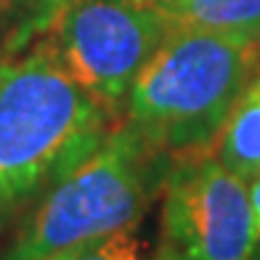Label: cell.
Listing matches in <instances>:
<instances>
[{"label":"cell","mask_w":260,"mask_h":260,"mask_svg":"<svg viewBox=\"0 0 260 260\" xmlns=\"http://www.w3.org/2000/svg\"><path fill=\"white\" fill-rule=\"evenodd\" d=\"M72 260H144L141 252V239L136 229L117 231L106 239H99L80 250Z\"/></svg>","instance_id":"obj_9"},{"label":"cell","mask_w":260,"mask_h":260,"mask_svg":"<svg viewBox=\"0 0 260 260\" xmlns=\"http://www.w3.org/2000/svg\"><path fill=\"white\" fill-rule=\"evenodd\" d=\"M257 75L260 40L175 24L130 88L125 122L170 157L210 149Z\"/></svg>","instance_id":"obj_2"},{"label":"cell","mask_w":260,"mask_h":260,"mask_svg":"<svg viewBox=\"0 0 260 260\" xmlns=\"http://www.w3.org/2000/svg\"><path fill=\"white\" fill-rule=\"evenodd\" d=\"M170 162L168 151L149 144L130 122H114L99 149L32 207L0 260H45L138 229L162 191Z\"/></svg>","instance_id":"obj_3"},{"label":"cell","mask_w":260,"mask_h":260,"mask_svg":"<svg viewBox=\"0 0 260 260\" xmlns=\"http://www.w3.org/2000/svg\"><path fill=\"white\" fill-rule=\"evenodd\" d=\"M112 125L48 38L0 56V229L90 157Z\"/></svg>","instance_id":"obj_1"},{"label":"cell","mask_w":260,"mask_h":260,"mask_svg":"<svg viewBox=\"0 0 260 260\" xmlns=\"http://www.w3.org/2000/svg\"><path fill=\"white\" fill-rule=\"evenodd\" d=\"M250 260H260V244H257V247H255V252H252V255H250Z\"/></svg>","instance_id":"obj_14"},{"label":"cell","mask_w":260,"mask_h":260,"mask_svg":"<svg viewBox=\"0 0 260 260\" xmlns=\"http://www.w3.org/2000/svg\"><path fill=\"white\" fill-rule=\"evenodd\" d=\"M151 260H191V257H186L178 247H173L170 242L162 239V244L157 247V252H154V257H151Z\"/></svg>","instance_id":"obj_10"},{"label":"cell","mask_w":260,"mask_h":260,"mask_svg":"<svg viewBox=\"0 0 260 260\" xmlns=\"http://www.w3.org/2000/svg\"><path fill=\"white\" fill-rule=\"evenodd\" d=\"M162 199V239L186 257L250 260L260 244L247 181L212 149L173 157Z\"/></svg>","instance_id":"obj_5"},{"label":"cell","mask_w":260,"mask_h":260,"mask_svg":"<svg viewBox=\"0 0 260 260\" xmlns=\"http://www.w3.org/2000/svg\"><path fill=\"white\" fill-rule=\"evenodd\" d=\"M93 244V242H90ZM88 244H77V247H69V250H64V252H56V255H51V257H45V260H72L80 250H85Z\"/></svg>","instance_id":"obj_12"},{"label":"cell","mask_w":260,"mask_h":260,"mask_svg":"<svg viewBox=\"0 0 260 260\" xmlns=\"http://www.w3.org/2000/svg\"><path fill=\"white\" fill-rule=\"evenodd\" d=\"M173 24L260 40V0H157Z\"/></svg>","instance_id":"obj_7"},{"label":"cell","mask_w":260,"mask_h":260,"mask_svg":"<svg viewBox=\"0 0 260 260\" xmlns=\"http://www.w3.org/2000/svg\"><path fill=\"white\" fill-rule=\"evenodd\" d=\"M69 3L72 0H6L8 29L0 45V56L19 53L35 40L45 38Z\"/></svg>","instance_id":"obj_8"},{"label":"cell","mask_w":260,"mask_h":260,"mask_svg":"<svg viewBox=\"0 0 260 260\" xmlns=\"http://www.w3.org/2000/svg\"><path fill=\"white\" fill-rule=\"evenodd\" d=\"M173 27L157 0H72L45 38L117 122L136 77Z\"/></svg>","instance_id":"obj_4"},{"label":"cell","mask_w":260,"mask_h":260,"mask_svg":"<svg viewBox=\"0 0 260 260\" xmlns=\"http://www.w3.org/2000/svg\"><path fill=\"white\" fill-rule=\"evenodd\" d=\"M210 149L239 178L252 183L260 175V75L236 101Z\"/></svg>","instance_id":"obj_6"},{"label":"cell","mask_w":260,"mask_h":260,"mask_svg":"<svg viewBox=\"0 0 260 260\" xmlns=\"http://www.w3.org/2000/svg\"><path fill=\"white\" fill-rule=\"evenodd\" d=\"M250 205H252V215H255V226L260 234V175L250 183Z\"/></svg>","instance_id":"obj_11"},{"label":"cell","mask_w":260,"mask_h":260,"mask_svg":"<svg viewBox=\"0 0 260 260\" xmlns=\"http://www.w3.org/2000/svg\"><path fill=\"white\" fill-rule=\"evenodd\" d=\"M6 29H8V19H6V0H0V45H3Z\"/></svg>","instance_id":"obj_13"}]
</instances>
